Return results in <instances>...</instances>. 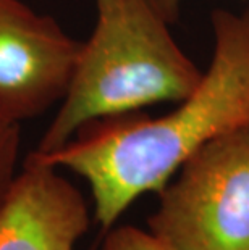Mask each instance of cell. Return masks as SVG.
<instances>
[{"instance_id":"cell-1","label":"cell","mask_w":249,"mask_h":250,"mask_svg":"<svg viewBox=\"0 0 249 250\" xmlns=\"http://www.w3.org/2000/svg\"><path fill=\"white\" fill-rule=\"evenodd\" d=\"M214 52L207 71L177 108L149 118L135 113L83 126L44 162L89 186L102 232L144 194H158L209 142L249 127V5L212 13Z\"/></svg>"},{"instance_id":"cell-2","label":"cell","mask_w":249,"mask_h":250,"mask_svg":"<svg viewBox=\"0 0 249 250\" xmlns=\"http://www.w3.org/2000/svg\"><path fill=\"white\" fill-rule=\"evenodd\" d=\"M92 2L96 24L81 42L70 86L34 150L41 155L92 121L180 102L203 74L151 0Z\"/></svg>"},{"instance_id":"cell-3","label":"cell","mask_w":249,"mask_h":250,"mask_svg":"<svg viewBox=\"0 0 249 250\" xmlns=\"http://www.w3.org/2000/svg\"><path fill=\"white\" fill-rule=\"evenodd\" d=\"M157 195L147 229L170 250H249V127L204 146Z\"/></svg>"},{"instance_id":"cell-4","label":"cell","mask_w":249,"mask_h":250,"mask_svg":"<svg viewBox=\"0 0 249 250\" xmlns=\"http://www.w3.org/2000/svg\"><path fill=\"white\" fill-rule=\"evenodd\" d=\"M81 41L23 0H0V120L20 125L60 104Z\"/></svg>"},{"instance_id":"cell-5","label":"cell","mask_w":249,"mask_h":250,"mask_svg":"<svg viewBox=\"0 0 249 250\" xmlns=\"http://www.w3.org/2000/svg\"><path fill=\"white\" fill-rule=\"evenodd\" d=\"M89 225L81 190L60 168L28 153L0 205V250H75Z\"/></svg>"},{"instance_id":"cell-6","label":"cell","mask_w":249,"mask_h":250,"mask_svg":"<svg viewBox=\"0 0 249 250\" xmlns=\"http://www.w3.org/2000/svg\"><path fill=\"white\" fill-rule=\"evenodd\" d=\"M21 126L0 120V205L18 173Z\"/></svg>"},{"instance_id":"cell-7","label":"cell","mask_w":249,"mask_h":250,"mask_svg":"<svg viewBox=\"0 0 249 250\" xmlns=\"http://www.w3.org/2000/svg\"><path fill=\"white\" fill-rule=\"evenodd\" d=\"M104 234L100 250H170L149 229L146 231L131 225H115Z\"/></svg>"},{"instance_id":"cell-8","label":"cell","mask_w":249,"mask_h":250,"mask_svg":"<svg viewBox=\"0 0 249 250\" xmlns=\"http://www.w3.org/2000/svg\"><path fill=\"white\" fill-rule=\"evenodd\" d=\"M151 2L160 12L162 17L172 24L178 18L180 10H181V3L184 0H151Z\"/></svg>"}]
</instances>
